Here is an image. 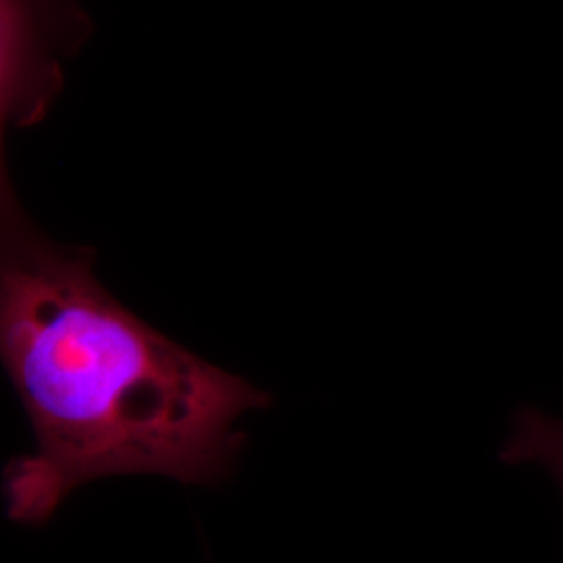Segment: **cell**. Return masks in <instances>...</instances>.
Masks as SVG:
<instances>
[{
  "instance_id": "cell-3",
  "label": "cell",
  "mask_w": 563,
  "mask_h": 563,
  "mask_svg": "<svg viewBox=\"0 0 563 563\" xmlns=\"http://www.w3.org/2000/svg\"><path fill=\"white\" fill-rule=\"evenodd\" d=\"M505 463H537L563 488V418L537 409H522L501 451Z\"/></svg>"
},
{
  "instance_id": "cell-2",
  "label": "cell",
  "mask_w": 563,
  "mask_h": 563,
  "mask_svg": "<svg viewBox=\"0 0 563 563\" xmlns=\"http://www.w3.org/2000/svg\"><path fill=\"white\" fill-rule=\"evenodd\" d=\"M63 11L55 0H0V244L34 234L13 195L4 134L44 115L60 81Z\"/></svg>"
},
{
  "instance_id": "cell-1",
  "label": "cell",
  "mask_w": 563,
  "mask_h": 563,
  "mask_svg": "<svg viewBox=\"0 0 563 563\" xmlns=\"http://www.w3.org/2000/svg\"><path fill=\"white\" fill-rule=\"evenodd\" d=\"M0 365L36 441L4 470L7 514L34 526L107 476L223 483L246 441L236 423L272 405L125 309L92 251L38 232L0 244Z\"/></svg>"
}]
</instances>
